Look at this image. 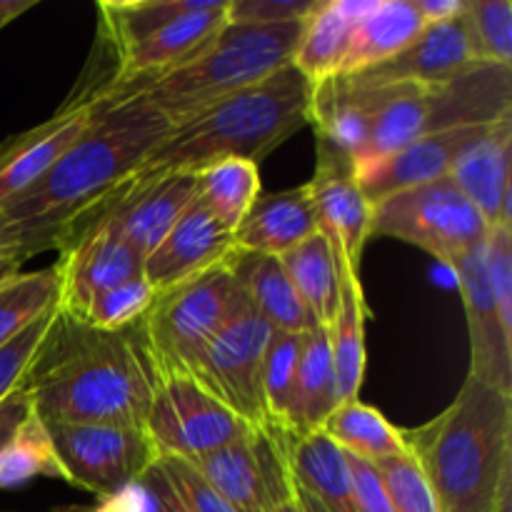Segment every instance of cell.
Segmentation results:
<instances>
[{"instance_id": "5", "label": "cell", "mask_w": 512, "mask_h": 512, "mask_svg": "<svg viewBox=\"0 0 512 512\" xmlns=\"http://www.w3.org/2000/svg\"><path fill=\"white\" fill-rule=\"evenodd\" d=\"M303 23L248 25L228 20L218 35L180 68L145 83L105 88L95 95L110 100L140 98L158 110L170 128H175L218 100L240 93L290 65L303 35Z\"/></svg>"}, {"instance_id": "41", "label": "cell", "mask_w": 512, "mask_h": 512, "mask_svg": "<svg viewBox=\"0 0 512 512\" xmlns=\"http://www.w3.org/2000/svg\"><path fill=\"white\" fill-rule=\"evenodd\" d=\"M320 3L323 0H230L228 20L248 25L303 23Z\"/></svg>"}, {"instance_id": "40", "label": "cell", "mask_w": 512, "mask_h": 512, "mask_svg": "<svg viewBox=\"0 0 512 512\" xmlns=\"http://www.w3.org/2000/svg\"><path fill=\"white\" fill-rule=\"evenodd\" d=\"M158 468L188 512H238L188 460L158 458Z\"/></svg>"}, {"instance_id": "15", "label": "cell", "mask_w": 512, "mask_h": 512, "mask_svg": "<svg viewBox=\"0 0 512 512\" xmlns=\"http://www.w3.org/2000/svg\"><path fill=\"white\" fill-rule=\"evenodd\" d=\"M100 110V100L70 95L68 103L35 128L10 135L0 143V205L38 183L60 155L88 130Z\"/></svg>"}, {"instance_id": "22", "label": "cell", "mask_w": 512, "mask_h": 512, "mask_svg": "<svg viewBox=\"0 0 512 512\" xmlns=\"http://www.w3.org/2000/svg\"><path fill=\"white\" fill-rule=\"evenodd\" d=\"M285 460L295 485L313 495L328 512H360L348 455L323 433H285Z\"/></svg>"}, {"instance_id": "19", "label": "cell", "mask_w": 512, "mask_h": 512, "mask_svg": "<svg viewBox=\"0 0 512 512\" xmlns=\"http://www.w3.org/2000/svg\"><path fill=\"white\" fill-rule=\"evenodd\" d=\"M485 128L488 125H473V128H450L423 135V138L413 140V143L400 148L398 153L388 155V158L360 165V168H355V178H358L365 200L375 205L378 200L388 198L398 190L448 178L455 158Z\"/></svg>"}, {"instance_id": "34", "label": "cell", "mask_w": 512, "mask_h": 512, "mask_svg": "<svg viewBox=\"0 0 512 512\" xmlns=\"http://www.w3.org/2000/svg\"><path fill=\"white\" fill-rule=\"evenodd\" d=\"M53 305H58L55 265L35 273H20L0 285V348Z\"/></svg>"}, {"instance_id": "17", "label": "cell", "mask_w": 512, "mask_h": 512, "mask_svg": "<svg viewBox=\"0 0 512 512\" xmlns=\"http://www.w3.org/2000/svg\"><path fill=\"white\" fill-rule=\"evenodd\" d=\"M228 5L230 0H208L200 10H193V13H185L165 23L153 35L143 38L115 58L118 65H115L113 75L100 90L145 83V80H153L188 63L228 23Z\"/></svg>"}, {"instance_id": "37", "label": "cell", "mask_w": 512, "mask_h": 512, "mask_svg": "<svg viewBox=\"0 0 512 512\" xmlns=\"http://www.w3.org/2000/svg\"><path fill=\"white\" fill-rule=\"evenodd\" d=\"M465 20L475 53L483 65L512 63V3L510 0H468Z\"/></svg>"}, {"instance_id": "13", "label": "cell", "mask_w": 512, "mask_h": 512, "mask_svg": "<svg viewBox=\"0 0 512 512\" xmlns=\"http://www.w3.org/2000/svg\"><path fill=\"white\" fill-rule=\"evenodd\" d=\"M195 198H198L195 173L168 170L155 175H133L95 215H108L125 240L143 258H148L155 245L178 223L180 215L195 203Z\"/></svg>"}, {"instance_id": "35", "label": "cell", "mask_w": 512, "mask_h": 512, "mask_svg": "<svg viewBox=\"0 0 512 512\" xmlns=\"http://www.w3.org/2000/svg\"><path fill=\"white\" fill-rule=\"evenodd\" d=\"M35 475H50V478L63 480V470L50 448L48 433L33 415L20 428L13 443L0 453V488H18Z\"/></svg>"}, {"instance_id": "49", "label": "cell", "mask_w": 512, "mask_h": 512, "mask_svg": "<svg viewBox=\"0 0 512 512\" xmlns=\"http://www.w3.org/2000/svg\"><path fill=\"white\" fill-rule=\"evenodd\" d=\"M53 512H100V508H60Z\"/></svg>"}, {"instance_id": "8", "label": "cell", "mask_w": 512, "mask_h": 512, "mask_svg": "<svg viewBox=\"0 0 512 512\" xmlns=\"http://www.w3.org/2000/svg\"><path fill=\"white\" fill-rule=\"evenodd\" d=\"M50 448L73 488L113 500L140 483L158 460L143 428L113 423H43Z\"/></svg>"}, {"instance_id": "30", "label": "cell", "mask_w": 512, "mask_h": 512, "mask_svg": "<svg viewBox=\"0 0 512 512\" xmlns=\"http://www.w3.org/2000/svg\"><path fill=\"white\" fill-rule=\"evenodd\" d=\"M323 433L343 453L363 458L368 463L408 453L403 430L395 428L378 408L360 403V400L340 403L325 420Z\"/></svg>"}, {"instance_id": "4", "label": "cell", "mask_w": 512, "mask_h": 512, "mask_svg": "<svg viewBox=\"0 0 512 512\" xmlns=\"http://www.w3.org/2000/svg\"><path fill=\"white\" fill-rule=\"evenodd\" d=\"M310 105L313 85L290 63L170 128L133 175L198 173L228 158L258 165L290 135L310 125Z\"/></svg>"}, {"instance_id": "43", "label": "cell", "mask_w": 512, "mask_h": 512, "mask_svg": "<svg viewBox=\"0 0 512 512\" xmlns=\"http://www.w3.org/2000/svg\"><path fill=\"white\" fill-rule=\"evenodd\" d=\"M33 415V403H30V395L28 390H25V385L13 390V393L0 403V453L13 443L15 435L20 433V428H23Z\"/></svg>"}, {"instance_id": "11", "label": "cell", "mask_w": 512, "mask_h": 512, "mask_svg": "<svg viewBox=\"0 0 512 512\" xmlns=\"http://www.w3.org/2000/svg\"><path fill=\"white\" fill-rule=\"evenodd\" d=\"M58 253V310L75 323L105 290L143 275L145 258L108 215L88 220Z\"/></svg>"}, {"instance_id": "6", "label": "cell", "mask_w": 512, "mask_h": 512, "mask_svg": "<svg viewBox=\"0 0 512 512\" xmlns=\"http://www.w3.org/2000/svg\"><path fill=\"white\" fill-rule=\"evenodd\" d=\"M238 303L240 288L230 255L205 273L155 293L153 305L140 320L155 373H185L195 355L228 323Z\"/></svg>"}, {"instance_id": "23", "label": "cell", "mask_w": 512, "mask_h": 512, "mask_svg": "<svg viewBox=\"0 0 512 512\" xmlns=\"http://www.w3.org/2000/svg\"><path fill=\"white\" fill-rule=\"evenodd\" d=\"M238 512L268 510L263 430H250L235 443L188 460Z\"/></svg>"}, {"instance_id": "3", "label": "cell", "mask_w": 512, "mask_h": 512, "mask_svg": "<svg viewBox=\"0 0 512 512\" xmlns=\"http://www.w3.org/2000/svg\"><path fill=\"white\" fill-rule=\"evenodd\" d=\"M403 438L440 512H495L512 490V398L475 378Z\"/></svg>"}, {"instance_id": "28", "label": "cell", "mask_w": 512, "mask_h": 512, "mask_svg": "<svg viewBox=\"0 0 512 512\" xmlns=\"http://www.w3.org/2000/svg\"><path fill=\"white\" fill-rule=\"evenodd\" d=\"M280 263L313 325L330 330L340 308V263L330 240L315 233L280 255Z\"/></svg>"}, {"instance_id": "16", "label": "cell", "mask_w": 512, "mask_h": 512, "mask_svg": "<svg viewBox=\"0 0 512 512\" xmlns=\"http://www.w3.org/2000/svg\"><path fill=\"white\" fill-rule=\"evenodd\" d=\"M473 65H483L475 53L465 13L445 23L425 25L423 33L385 63L355 75H343L358 85H438Z\"/></svg>"}, {"instance_id": "47", "label": "cell", "mask_w": 512, "mask_h": 512, "mask_svg": "<svg viewBox=\"0 0 512 512\" xmlns=\"http://www.w3.org/2000/svg\"><path fill=\"white\" fill-rule=\"evenodd\" d=\"M33 5V0H0V30L13 23L18 15H23L25 10L33 8Z\"/></svg>"}, {"instance_id": "48", "label": "cell", "mask_w": 512, "mask_h": 512, "mask_svg": "<svg viewBox=\"0 0 512 512\" xmlns=\"http://www.w3.org/2000/svg\"><path fill=\"white\" fill-rule=\"evenodd\" d=\"M295 493H298V500H300V505H303V512H328L323 505L318 503V500L313 498V495L305 493V490L298 488V485H295Z\"/></svg>"}, {"instance_id": "38", "label": "cell", "mask_w": 512, "mask_h": 512, "mask_svg": "<svg viewBox=\"0 0 512 512\" xmlns=\"http://www.w3.org/2000/svg\"><path fill=\"white\" fill-rule=\"evenodd\" d=\"M395 512H440L428 478L410 453L373 463Z\"/></svg>"}, {"instance_id": "45", "label": "cell", "mask_w": 512, "mask_h": 512, "mask_svg": "<svg viewBox=\"0 0 512 512\" xmlns=\"http://www.w3.org/2000/svg\"><path fill=\"white\" fill-rule=\"evenodd\" d=\"M465 3H468V0H413L415 10H418L420 20H423L425 25L460 18V15L465 13Z\"/></svg>"}, {"instance_id": "2", "label": "cell", "mask_w": 512, "mask_h": 512, "mask_svg": "<svg viewBox=\"0 0 512 512\" xmlns=\"http://www.w3.org/2000/svg\"><path fill=\"white\" fill-rule=\"evenodd\" d=\"M155 380L140 323L103 333L58 310L23 385L40 423H113L145 430Z\"/></svg>"}, {"instance_id": "44", "label": "cell", "mask_w": 512, "mask_h": 512, "mask_svg": "<svg viewBox=\"0 0 512 512\" xmlns=\"http://www.w3.org/2000/svg\"><path fill=\"white\" fill-rule=\"evenodd\" d=\"M138 488L140 493H143L145 512H188L183 508V503L178 500V495L170 490L165 475L160 473L158 460H155L153 468L140 478Z\"/></svg>"}, {"instance_id": "7", "label": "cell", "mask_w": 512, "mask_h": 512, "mask_svg": "<svg viewBox=\"0 0 512 512\" xmlns=\"http://www.w3.org/2000/svg\"><path fill=\"white\" fill-rule=\"evenodd\" d=\"M485 235V218L450 178L398 190L370 205V240L415 245L450 270Z\"/></svg>"}, {"instance_id": "25", "label": "cell", "mask_w": 512, "mask_h": 512, "mask_svg": "<svg viewBox=\"0 0 512 512\" xmlns=\"http://www.w3.org/2000/svg\"><path fill=\"white\" fill-rule=\"evenodd\" d=\"M230 265L243 298L270 328L283 333H305L313 328V320L285 275L280 258L233 248Z\"/></svg>"}, {"instance_id": "20", "label": "cell", "mask_w": 512, "mask_h": 512, "mask_svg": "<svg viewBox=\"0 0 512 512\" xmlns=\"http://www.w3.org/2000/svg\"><path fill=\"white\" fill-rule=\"evenodd\" d=\"M512 118L488 125L455 158L448 178L478 208L488 228H512Z\"/></svg>"}, {"instance_id": "29", "label": "cell", "mask_w": 512, "mask_h": 512, "mask_svg": "<svg viewBox=\"0 0 512 512\" xmlns=\"http://www.w3.org/2000/svg\"><path fill=\"white\" fill-rule=\"evenodd\" d=\"M338 405L340 400L328 330L313 325L303 333V345H300L298 375H295L293 435L323 430L325 420Z\"/></svg>"}, {"instance_id": "42", "label": "cell", "mask_w": 512, "mask_h": 512, "mask_svg": "<svg viewBox=\"0 0 512 512\" xmlns=\"http://www.w3.org/2000/svg\"><path fill=\"white\" fill-rule=\"evenodd\" d=\"M348 468L350 475H353V490L360 512H395L393 503L388 498V490H385L383 480H380L373 463H368L363 458H355V455H348Z\"/></svg>"}, {"instance_id": "33", "label": "cell", "mask_w": 512, "mask_h": 512, "mask_svg": "<svg viewBox=\"0 0 512 512\" xmlns=\"http://www.w3.org/2000/svg\"><path fill=\"white\" fill-rule=\"evenodd\" d=\"M303 333L273 330L263 360V408L268 430L293 433L295 375H298Z\"/></svg>"}, {"instance_id": "21", "label": "cell", "mask_w": 512, "mask_h": 512, "mask_svg": "<svg viewBox=\"0 0 512 512\" xmlns=\"http://www.w3.org/2000/svg\"><path fill=\"white\" fill-rule=\"evenodd\" d=\"M315 233H320V223L305 183L280 193H260L243 223L235 228L233 245L245 253L280 258Z\"/></svg>"}, {"instance_id": "36", "label": "cell", "mask_w": 512, "mask_h": 512, "mask_svg": "<svg viewBox=\"0 0 512 512\" xmlns=\"http://www.w3.org/2000/svg\"><path fill=\"white\" fill-rule=\"evenodd\" d=\"M155 300V290L148 280L140 278L128 280L123 285L105 290L103 295L93 300L85 310L83 318L78 323L88 325L93 330H103V333H118V330H128L138 325L145 318L148 308Z\"/></svg>"}, {"instance_id": "14", "label": "cell", "mask_w": 512, "mask_h": 512, "mask_svg": "<svg viewBox=\"0 0 512 512\" xmlns=\"http://www.w3.org/2000/svg\"><path fill=\"white\" fill-rule=\"evenodd\" d=\"M453 273L458 278L465 318H468V378H475L478 383L512 398V340L505 335L495 308L485 238L453 265Z\"/></svg>"}, {"instance_id": "18", "label": "cell", "mask_w": 512, "mask_h": 512, "mask_svg": "<svg viewBox=\"0 0 512 512\" xmlns=\"http://www.w3.org/2000/svg\"><path fill=\"white\" fill-rule=\"evenodd\" d=\"M233 248V230L225 228L195 198V203L145 258L143 278L153 285L155 293H163L218 265L233 253Z\"/></svg>"}, {"instance_id": "10", "label": "cell", "mask_w": 512, "mask_h": 512, "mask_svg": "<svg viewBox=\"0 0 512 512\" xmlns=\"http://www.w3.org/2000/svg\"><path fill=\"white\" fill-rule=\"evenodd\" d=\"M250 430L255 428L230 413L190 375L163 373L155 380L145 433L153 440L158 458L193 460L235 443Z\"/></svg>"}, {"instance_id": "1", "label": "cell", "mask_w": 512, "mask_h": 512, "mask_svg": "<svg viewBox=\"0 0 512 512\" xmlns=\"http://www.w3.org/2000/svg\"><path fill=\"white\" fill-rule=\"evenodd\" d=\"M95 98L88 130L38 183L0 205V230L20 263L63 248L168 135V120L140 98Z\"/></svg>"}, {"instance_id": "46", "label": "cell", "mask_w": 512, "mask_h": 512, "mask_svg": "<svg viewBox=\"0 0 512 512\" xmlns=\"http://www.w3.org/2000/svg\"><path fill=\"white\" fill-rule=\"evenodd\" d=\"M20 268H23V263H20L18 255L13 253V248H10L8 240H5L3 230H0V285L8 283L15 275H20Z\"/></svg>"}, {"instance_id": "26", "label": "cell", "mask_w": 512, "mask_h": 512, "mask_svg": "<svg viewBox=\"0 0 512 512\" xmlns=\"http://www.w3.org/2000/svg\"><path fill=\"white\" fill-rule=\"evenodd\" d=\"M425 30L413 0H373L358 20L340 75H355L403 53ZM338 75V78H340Z\"/></svg>"}, {"instance_id": "9", "label": "cell", "mask_w": 512, "mask_h": 512, "mask_svg": "<svg viewBox=\"0 0 512 512\" xmlns=\"http://www.w3.org/2000/svg\"><path fill=\"white\" fill-rule=\"evenodd\" d=\"M273 328L240 293L228 323L185 368V375L255 430H268L263 408V360Z\"/></svg>"}, {"instance_id": "12", "label": "cell", "mask_w": 512, "mask_h": 512, "mask_svg": "<svg viewBox=\"0 0 512 512\" xmlns=\"http://www.w3.org/2000/svg\"><path fill=\"white\" fill-rule=\"evenodd\" d=\"M308 188L320 233L330 240L338 263L360 273L370 240V203L355 178L353 160L325 140H318V160Z\"/></svg>"}, {"instance_id": "31", "label": "cell", "mask_w": 512, "mask_h": 512, "mask_svg": "<svg viewBox=\"0 0 512 512\" xmlns=\"http://www.w3.org/2000/svg\"><path fill=\"white\" fill-rule=\"evenodd\" d=\"M205 3L208 0H108L98 5L100 40L118 58L165 23L200 10Z\"/></svg>"}, {"instance_id": "27", "label": "cell", "mask_w": 512, "mask_h": 512, "mask_svg": "<svg viewBox=\"0 0 512 512\" xmlns=\"http://www.w3.org/2000/svg\"><path fill=\"white\" fill-rule=\"evenodd\" d=\"M365 323L368 303L360 285V273L340 265V308L328 330L340 403L360 400L365 380Z\"/></svg>"}, {"instance_id": "39", "label": "cell", "mask_w": 512, "mask_h": 512, "mask_svg": "<svg viewBox=\"0 0 512 512\" xmlns=\"http://www.w3.org/2000/svg\"><path fill=\"white\" fill-rule=\"evenodd\" d=\"M55 318H58V305L45 310V313L40 315L38 320H33L23 333H18L5 348H0V403H3L13 390H18L20 385H23L25 373H28V368L33 365L38 350L43 348Z\"/></svg>"}, {"instance_id": "32", "label": "cell", "mask_w": 512, "mask_h": 512, "mask_svg": "<svg viewBox=\"0 0 512 512\" xmlns=\"http://www.w3.org/2000/svg\"><path fill=\"white\" fill-rule=\"evenodd\" d=\"M195 175H198V203L235 233L260 195L258 165L243 158H228L198 170Z\"/></svg>"}, {"instance_id": "24", "label": "cell", "mask_w": 512, "mask_h": 512, "mask_svg": "<svg viewBox=\"0 0 512 512\" xmlns=\"http://www.w3.org/2000/svg\"><path fill=\"white\" fill-rule=\"evenodd\" d=\"M373 0H323L320 8L303 23V35L293 53V68L310 85L338 78L350 38Z\"/></svg>"}]
</instances>
